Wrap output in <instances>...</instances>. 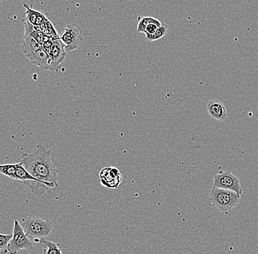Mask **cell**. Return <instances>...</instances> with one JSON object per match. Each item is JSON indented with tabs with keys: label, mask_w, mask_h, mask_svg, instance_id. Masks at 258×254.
Instances as JSON below:
<instances>
[{
	"label": "cell",
	"mask_w": 258,
	"mask_h": 254,
	"mask_svg": "<svg viewBox=\"0 0 258 254\" xmlns=\"http://www.w3.org/2000/svg\"><path fill=\"white\" fill-rule=\"evenodd\" d=\"M206 110L210 117L219 121H224L227 119V108L222 101L217 98L209 100L206 105Z\"/></svg>",
	"instance_id": "9c48e42d"
},
{
	"label": "cell",
	"mask_w": 258,
	"mask_h": 254,
	"mask_svg": "<svg viewBox=\"0 0 258 254\" xmlns=\"http://www.w3.org/2000/svg\"><path fill=\"white\" fill-rule=\"evenodd\" d=\"M39 28L41 32H43L44 36L48 37V38H51L53 40L59 39L60 38L59 34L56 31V29L54 28V25H53V24L51 23V21L48 18L40 26Z\"/></svg>",
	"instance_id": "9a60e30c"
},
{
	"label": "cell",
	"mask_w": 258,
	"mask_h": 254,
	"mask_svg": "<svg viewBox=\"0 0 258 254\" xmlns=\"http://www.w3.org/2000/svg\"><path fill=\"white\" fill-rule=\"evenodd\" d=\"M12 238L8 246V252L10 254H17L22 250H32L33 243L24 232L22 225L19 221H14Z\"/></svg>",
	"instance_id": "277c9868"
},
{
	"label": "cell",
	"mask_w": 258,
	"mask_h": 254,
	"mask_svg": "<svg viewBox=\"0 0 258 254\" xmlns=\"http://www.w3.org/2000/svg\"><path fill=\"white\" fill-rule=\"evenodd\" d=\"M139 22L138 25H137V32H143V33H145V28H146L147 26L149 24L151 23H156V24H160L161 22L160 21L158 20V19H155V18L151 17V16H147V17H139Z\"/></svg>",
	"instance_id": "ac0fdd59"
},
{
	"label": "cell",
	"mask_w": 258,
	"mask_h": 254,
	"mask_svg": "<svg viewBox=\"0 0 258 254\" xmlns=\"http://www.w3.org/2000/svg\"><path fill=\"white\" fill-rule=\"evenodd\" d=\"M12 234H4L0 233V253L6 254L10 241L12 238Z\"/></svg>",
	"instance_id": "ffe728a7"
},
{
	"label": "cell",
	"mask_w": 258,
	"mask_h": 254,
	"mask_svg": "<svg viewBox=\"0 0 258 254\" xmlns=\"http://www.w3.org/2000/svg\"><path fill=\"white\" fill-rule=\"evenodd\" d=\"M48 56L51 58L56 72L59 66L66 59V51L64 49L63 43H62L60 39L54 40L52 48H51Z\"/></svg>",
	"instance_id": "30bf717a"
},
{
	"label": "cell",
	"mask_w": 258,
	"mask_h": 254,
	"mask_svg": "<svg viewBox=\"0 0 258 254\" xmlns=\"http://www.w3.org/2000/svg\"><path fill=\"white\" fill-rule=\"evenodd\" d=\"M24 35H29L36 40L40 45L43 44V40H44V35L41 32L39 27H35L32 25L30 22L24 19Z\"/></svg>",
	"instance_id": "5bb4252c"
},
{
	"label": "cell",
	"mask_w": 258,
	"mask_h": 254,
	"mask_svg": "<svg viewBox=\"0 0 258 254\" xmlns=\"http://www.w3.org/2000/svg\"><path fill=\"white\" fill-rule=\"evenodd\" d=\"M213 187L233 191L241 196L243 193L239 178L229 171H220L214 175Z\"/></svg>",
	"instance_id": "8992f818"
},
{
	"label": "cell",
	"mask_w": 258,
	"mask_h": 254,
	"mask_svg": "<svg viewBox=\"0 0 258 254\" xmlns=\"http://www.w3.org/2000/svg\"><path fill=\"white\" fill-rule=\"evenodd\" d=\"M30 62H31L32 64L35 65V66L39 67L41 70L56 72L51 58H50L47 53H46L43 48L38 50V51L35 53V56L32 58Z\"/></svg>",
	"instance_id": "8fae6325"
},
{
	"label": "cell",
	"mask_w": 258,
	"mask_h": 254,
	"mask_svg": "<svg viewBox=\"0 0 258 254\" xmlns=\"http://www.w3.org/2000/svg\"><path fill=\"white\" fill-rule=\"evenodd\" d=\"M23 6L26 8L25 20L30 22L35 27H40L45 20H46L47 17L41 11H36V10L32 9L27 3H23Z\"/></svg>",
	"instance_id": "4fadbf2b"
},
{
	"label": "cell",
	"mask_w": 258,
	"mask_h": 254,
	"mask_svg": "<svg viewBox=\"0 0 258 254\" xmlns=\"http://www.w3.org/2000/svg\"><path fill=\"white\" fill-rule=\"evenodd\" d=\"M51 149L43 145H38L32 153H23L21 164L38 179L49 188L58 187V170L51 158Z\"/></svg>",
	"instance_id": "6da1fadb"
},
{
	"label": "cell",
	"mask_w": 258,
	"mask_h": 254,
	"mask_svg": "<svg viewBox=\"0 0 258 254\" xmlns=\"http://www.w3.org/2000/svg\"><path fill=\"white\" fill-rule=\"evenodd\" d=\"M241 197L233 191L212 187L209 194V202L211 206L219 211L227 213L238 206Z\"/></svg>",
	"instance_id": "3957f363"
},
{
	"label": "cell",
	"mask_w": 258,
	"mask_h": 254,
	"mask_svg": "<svg viewBox=\"0 0 258 254\" xmlns=\"http://www.w3.org/2000/svg\"><path fill=\"white\" fill-rule=\"evenodd\" d=\"M17 163L14 164H0V174L7 176L10 179H15Z\"/></svg>",
	"instance_id": "d6986e66"
},
{
	"label": "cell",
	"mask_w": 258,
	"mask_h": 254,
	"mask_svg": "<svg viewBox=\"0 0 258 254\" xmlns=\"http://www.w3.org/2000/svg\"><path fill=\"white\" fill-rule=\"evenodd\" d=\"M15 180L22 182L28 187L32 192V195L36 197H40L43 195L46 191L49 190V187L45 184H42L38 179H35L32 176L24 166L21 164L20 162L17 163V168H16V173Z\"/></svg>",
	"instance_id": "5b68a950"
},
{
	"label": "cell",
	"mask_w": 258,
	"mask_h": 254,
	"mask_svg": "<svg viewBox=\"0 0 258 254\" xmlns=\"http://www.w3.org/2000/svg\"><path fill=\"white\" fill-rule=\"evenodd\" d=\"M161 24L151 23L148 24L145 28V35H152L157 30L159 27H161Z\"/></svg>",
	"instance_id": "44dd1931"
},
{
	"label": "cell",
	"mask_w": 258,
	"mask_h": 254,
	"mask_svg": "<svg viewBox=\"0 0 258 254\" xmlns=\"http://www.w3.org/2000/svg\"><path fill=\"white\" fill-rule=\"evenodd\" d=\"M43 48L42 45L36 41L32 37L29 36L27 35H24L23 36V43L22 45V51L24 56L27 57L30 61H31L32 58L35 56V53L38 50Z\"/></svg>",
	"instance_id": "7c38bea8"
},
{
	"label": "cell",
	"mask_w": 258,
	"mask_h": 254,
	"mask_svg": "<svg viewBox=\"0 0 258 254\" xmlns=\"http://www.w3.org/2000/svg\"><path fill=\"white\" fill-rule=\"evenodd\" d=\"M101 186L108 189H117L122 182L120 170L114 167L104 168L99 174Z\"/></svg>",
	"instance_id": "ba28073f"
},
{
	"label": "cell",
	"mask_w": 258,
	"mask_h": 254,
	"mask_svg": "<svg viewBox=\"0 0 258 254\" xmlns=\"http://www.w3.org/2000/svg\"><path fill=\"white\" fill-rule=\"evenodd\" d=\"M40 243L44 248L43 249V254H62L59 249V244L44 239H42Z\"/></svg>",
	"instance_id": "2e32d148"
},
{
	"label": "cell",
	"mask_w": 258,
	"mask_h": 254,
	"mask_svg": "<svg viewBox=\"0 0 258 254\" xmlns=\"http://www.w3.org/2000/svg\"><path fill=\"white\" fill-rule=\"evenodd\" d=\"M167 32H168V26L165 24H161V27H159L154 33L152 35H145V36L148 42L155 41L165 36Z\"/></svg>",
	"instance_id": "e0dca14e"
},
{
	"label": "cell",
	"mask_w": 258,
	"mask_h": 254,
	"mask_svg": "<svg viewBox=\"0 0 258 254\" xmlns=\"http://www.w3.org/2000/svg\"><path fill=\"white\" fill-rule=\"evenodd\" d=\"M59 39L63 43L66 53L74 51L80 47L83 42V32L80 26L76 24L67 25Z\"/></svg>",
	"instance_id": "52a82bcc"
},
{
	"label": "cell",
	"mask_w": 258,
	"mask_h": 254,
	"mask_svg": "<svg viewBox=\"0 0 258 254\" xmlns=\"http://www.w3.org/2000/svg\"><path fill=\"white\" fill-rule=\"evenodd\" d=\"M22 226L27 237L35 243L48 237L54 229V224L49 219L37 217H27L22 220Z\"/></svg>",
	"instance_id": "7a4b0ae2"
}]
</instances>
